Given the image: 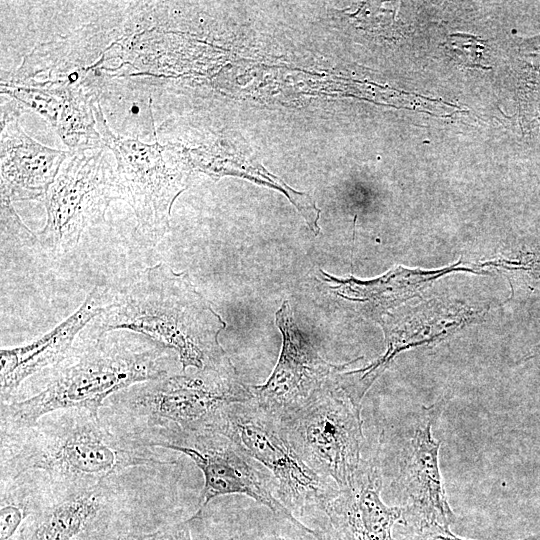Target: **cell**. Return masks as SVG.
Wrapping results in <instances>:
<instances>
[{
	"mask_svg": "<svg viewBox=\"0 0 540 540\" xmlns=\"http://www.w3.org/2000/svg\"><path fill=\"white\" fill-rule=\"evenodd\" d=\"M167 463L86 410L57 411L30 427L1 432V481L40 472L55 490H78L116 480L126 470Z\"/></svg>",
	"mask_w": 540,
	"mask_h": 540,
	"instance_id": "cell-1",
	"label": "cell"
},
{
	"mask_svg": "<svg viewBox=\"0 0 540 540\" xmlns=\"http://www.w3.org/2000/svg\"><path fill=\"white\" fill-rule=\"evenodd\" d=\"M171 351L127 330L109 331L74 345L51 370L40 391L26 399L1 404V432L30 427L44 416L62 410L79 409L100 415L113 395L171 375Z\"/></svg>",
	"mask_w": 540,
	"mask_h": 540,
	"instance_id": "cell-2",
	"label": "cell"
},
{
	"mask_svg": "<svg viewBox=\"0 0 540 540\" xmlns=\"http://www.w3.org/2000/svg\"><path fill=\"white\" fill-rule=\"evenodd\" d=\"M225 321L196 290L187 272L163 263L138 273L94 320L93 333L127 330L172 350L188 368H233L219 342Z\"/></svg>",
	"mask_w": 540,
	"mask_h": 540,
	"instance_id": "cell-3",
	"label": "cell"
},
{
	"mask_svg": "<svg viewBox=\"0 0 540 540\" xmlns=\"http://www.w3.org/2000/svg\"><path fill=\"white\" fill-rule=\"evenodd\" d=\"M253 399L235 367L194 369L143 382L121 391L103 406L109 422L147 447H162L210 431L231 404ZM107 421V420H106Z\"/></svg>",
	"mask_w": 540,
	"mask_h": 540,
	"instance_id": "cell-4",
	"label": "cell"
},
{
	"mask_svg": "<svg viewBox=\"0 0 540 540\" xmlns=\"http://www.w3.org/2000/svg\"><path fill=\"white\" fill-rule=\"evenodd\" d=\"M337 374L278 421L303 462L341 490L360 466L364 435L361 404L340 386Z\"/></svg>",
	"mask_w": 540,
	"mask_h": 540,
	"instance_id": "cell-5",
	"label": "cell"
},
{
	"mask_svg": "<svg viewBox=\"0 0 540 540\" xmlns=\"http://www.w3.org/2000/svg\"><path fill=\"white\" fill-rule=\"evenodd\" d=\"M211 431L238 443L270 473L277 498L294 515L313 509L324 512L339 490L303 462L279 421L253 399L226 407Z\"/></svg>",
	"mask_w": 540,
	"mask_h": 540,
	"instance_id": "cell-6",
	"label": "cell"
},
{
	"mask_svg": "<svg viewBox=\"0 0 540 540\" xmlns=\"http://www.w3.org/2000/svg\"><path fill=\"white\" fill-rule=\"evenodd\" d=\"M114 199L115 170L105 148L69 151L41 200L47 218L35 238L47 253L63 256L76 247L88 229L103 221Z\"/></svg>",
	"mask_w": 540,
	"mask_h": 540,
	"instance_id": "cell-7",
	"label": "cell"
},
{
	"mask_svg": "<svg viewBox=\"0 0 540 540\" xmlns=\"http://www.w3.org/2000/svg\"><path fill=\"white\" fill-rule=\"evenodd\" d=\"M94 111L102 142L117 162V199L131 206L141 235L152 241L160 240L169 228L172 205L187 186L184 171L165 160V147L157 141L147 144L137 138L114 134L99 99Z\"/></svg>",
	"mask_w": 540,
	"mask_h": 540,
	"instance_id": "cell-8",
	"label": "cell"
},
{
	"mask_svg": "<svg viewBox=\"0 0 540 540\" xmlns=\"http://www.w3.org/2000/svg\"><path fill=\"white\" fill-rule=\"evenodd\" d=\"M188 456L203 474L199 518L208 503L222 495L241 494L267 507L276 517L320 540V534L304 525L277 498L270 473L235 441L220 433L204 431L185 436L165 447Z\"/></svg>",
	"mask_w": 540,
	"mask_h": 540,
	"instance_id": "cell-9",
	"label": "cell"
},
{
	"mask_svg": "<svg viewBox=\"0 0 540 540\" xmlns=\"http://www.w3.org/2000/svg\"><path fill=\"white\" fill-rule=\"evenodd\" d=\"M275 316L282 334L279 359L267 381L249 385V389L256 404L280 420L299 409L353 361L341 365L326 361L297 327L288 301Z\"/></svg>",
	"mask_w": 540,
	"mask_h": 540,
	"instance_id": "cell-10",
	"label": "cell"
},
{
	"mask_svg": "<svg viewBox=\"0 0 540 540\" xmlns=\"http://www.w3.org/2000/svg\"><path fill=\"white\" fill-rule=\"evenodd\" d=\"M382 472L378 451L363 459L346 488L338 490L324 509L330 540H396L394 527L405 508L381 499Z\"/></svg>",
	"mask_w": 540,
	"mask_h": 540,
	"instance_id": "cell-11",
	"label": "cell"
},
{
	"mask_svg": "<svg viewBox=\"0 0 540 540\" xmlns=\"http://www.w3.org/2000/svg\"><path fill=\"white\" fill-rule=\"evenodd\" d=\"M117 480L78 490H55L12 540H76L112 524L123 493Z\"/></svg>",
	"mask_w": 540,
	"mask_h": 540,
	"instance_id": "cell-12",
	"label": "cell"
},
{
	"mask_svg": "<svg viewBox=\"0 0 540 540\" xmlns=\"http://www.w3.org/2000/svg\"><path fill=\"white\" fill-rule=\"evenodd\" d=\"M22 107L1 108V199L42 200L69 151L49 148L28 136L19 124Z\"/></svg>",
	"mask_w": 540,
	"mask_h": 540,
	"instance_id": "cell-13",
	"label": "cell"
},
{
	"mask_svg": "<svg viewBox=\"0 0 540 540\" xmlns=\"http://www.w3.org/2000/svg\"><path fill=\"white\" fill-rule=\"evenodd\" d=\"M1 92L46 119L71 152L105 148L96 128L98 94L62 83L1 82Z\"/></svg>",
	"mask_w": 540,
	"mask_h": 540,
	"instance_id": "cell-14",
	"label": "cell"
},
{
	"mask_svg": "<svg viewBox=\"0 0 540 540\" xmlns=\"http://www.w3.org/2000/svg\"><path fill=\"white\" fill-rule=\"evenodd\" d=\"M113 297L104 286H95L78 309L55 328L35 341L0 351L1 404L12 400L27 378L63 361L74 346L76 337L95 320Z\"/></svg>",
	"mask_w": 540,
	"mask_h": 540,
	"instance_id": "cell-15",
	"label": "cell"
},
{
	"mask_svg": "<svg viewBox=\"0 0 540 540\" xmlns=\"http://www.w3.org/2000/svg\"><path fill=\"white\" fill-rule=\"evenodd\" d=\"M433 413L422 417L403 450L399 485L410 505L405 508V523L440 524L449 527L453 514L442 484L438 453L440 443L432 435Z\"/></svg>",
	"mask_w": 540,
	"mask_h": 540,
	"instance_id": "cell-16",
	"label": "cell"
},
{
	"mask_svg": "<svg viewBox=\"0 0 540 540\" xmlns=\"http://www.w3.org/2000/svg\"><path fill=\"white\" fill-rule=\"evenodd\" d=\"M52 493L51 483L40 472H28L15 479L1 481L0 540H12Z\"/></svg>",
	"mask_w": 540,
	"mask_h": 540,
	"instance_id": "cell-17",
	"label": "cell"
},
{
	"mask_svg": "<svg viewBox=\"0 0 540 540\" xmlns=\"http://www.w3.org/2000/svg\"><path fill=\"white\" fill-rule=\"evenodd\" d=\"M190 522H178L154 531L117 529L114 524L92 530L76 540H192Z\"/></svg>",
	"mask_w": 540,
	"mask_h": 540,
	"instance_id": "cell-18",
	"label": "cell"
},
{
	"mask_svg": "<svg viewBox=\"0 0 540 540\" xmlns=\"http://www.w3.org/2000/svg\"><path fill=\"white\" fill-rule=\"evenodd\" d=\"M407 527L410 528V531L407 533V540H467L452 534L449 527L436 523L407 524ZM523 540H540V533Z\"/></svg>",
	"mask_w": 540,
	"mask_h": 540,
	"instance_id": "cell-19",
	"label": "cell"
},
{
	"mask_svg": "<svg viewBox=\"0 0 540 540\" xmlns=\"http://www.w3.org/2000/svg\"><path fill=\"white\" fill-rule=\"evenodd\" d=\"M511 264L528 271L536 277H540V246L522 251L516 261Z\"/></svg>",
	"mask_w": 540,
	"mask_h": 540,
	"instance_id": "cell-20",
	"label": "cell"
},
{
	"mask_svg": "<svg viewBox=\"0 0 540 540\" xmlns=\"http://www.w3.org/2000/svg\"><path fill=\"white\" fill-rule=\"evenodd\" d=\"M271 540H292V539L287 538V537L274 536Z\"/></svg>",
	"mask_w": 540,
	"mask_h": 540,
	"instance_id": "cell-21",
	"label": "cell"
},
{
	"mask_svg": "<svg viewBox=\"0 0 540 540\" xmlns=\"http://www.w3.org/2000/svg\"><path fill=\"white\" fill-rule=\"evenodd\" d=\"M229 540H233V539H229Z\"/></svg>",
	"mask_w": 540,
	"mask_h": 540,
	"instance_id": "cell-22",
	"label": "cell"
}]
</instances>
